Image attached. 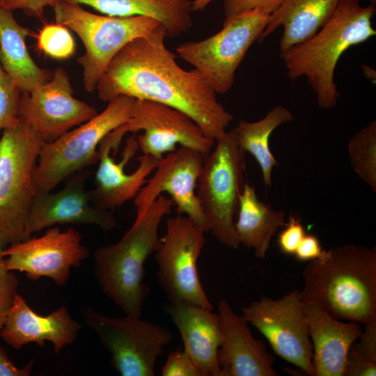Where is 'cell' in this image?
<instances>
[{
  "mask_svg": "<svg viewBox=\"0 0 376 376\" xmlns=\"http://www.w3.org/2000/svg\"><path fill=\"white\" fill-rule=\"evenodd\" d=\"M166 37L162 26L124 46L100 78L98 96L105 102L125 95L170 106L190 116L215 141L226 132L233 116L198 70L178 64L176 55L165 45Z\"/></svg>",
  "mask_w": 376,
  "mask_h": 376,
  "instance_id": "obj_1",
  "label": "cell"
},
{
  "mask_svg": "<svg viewBox=\"0 0 376 376\" xmlns=\"http://www.w3.org/2000/svg\"><path fill=\"white\" fill-rule=\"evenodd\" d=\"M300 291L332 317L366 324L376 320V250L346 244L324 250L304 272Z\"/></svg>",
  "mask_w": 376,
  "mask_h": 376,
  "instance_id": "obj_2",
  "label": "cell"
},
{
  "mask_svg": "<svg viewBox=\"0 0 376 376\" xmlns=\"http://www.w3.org/2000/svg\"><path fill=\"white\" fill-rule=\"evenodd\" d=\"M375 6H362L359 0H340L334 12L310 38L280 53L288 76L305 77L322 109L336 107L340 96L335 70L344 52L373 38Z\"/></svg>",
  "mask_w": 376,
  "mask_h": 376,
  "instance_id": "obj_3",
  "label": "cell"
},
{
  "mask_svg": "<svg viewBox=\"0 0 376 376\" xmlns=\"http://www.w3.org/2000/svg\"><path fill=\"white\" fill-rule=\"evenodd\" d=\"M173 202L159 195L147 208L136 211L134 222L116 244L97 249L95 274L103 293L125 315L140 316L149 287L143 283L146 260L158 249V229Z\"/></svg>",
  "mask_w": 376,
  "mask_h": 376,
  "instance_id": "obj_4",
  "label": "cell"
},
{
  "mask_svg": "<svg viewBox=\"0 0 376 376\" xmlns=\"http://www.w3.org/2000/svg\"><path fill=\"white\" fill-rule=\"evenodd\" d=\"M42 140L20 120L0 139V246L29 237L26 224L35 194L33 174Z\"/></svg>",
  "mask_w": 376,
  "mask_h": 376,
  "instance_id": "obj_5",
  "label": "cell"
},
{
  "mask_svg": "<svg viewBox=\"0 0 376 376\" xmlns=\"http://www.w3.org/2000/svg\"><path fill=\"white\" fill-rule=\"evenodd\" d=\"M134 102V98L118 96L90 120L45 143L33 174L36 191L50 192L65 179L97 163L100 142L128 121Z\"/></svg>",
  "mask_w": 376,
  "mask_h": 376,
  "instance_id": "obj_6",
  "label": "cell"
},
{
  "mask_svg": "<svg viewBox=\"0 0 376 376\" xmlns=\"http://www.w3.org/2000/svg\"><path fill=\"white\" fill-rule=\"evenodd\" d=\"M54 11L55 22L73 31L84 44L85 51L77 62L83 68L84 86L88 93L95 91L109 63L124 46L163 26L147 16L97 15L65 1L57 3Z\"/></svg>",
  "mask_w": 376,
  "mask_h": 376,
  "instance_id": "obj_7",
  "label": "cell"
},
{
  "mask_svg": "<svg viewBox=\"0 0 376 376\" xmlns=\"http://www.w3.org/2000/svg\"><path fill=\"white\" fill-rule=\"evenodd\" d=\"M216 141L214 150L205 155L196 194L210 230L221 243L236 249L240 243L234 217L245 184V152L239 145L236 127Z\"/></svg>",
  "mask_w": 376,
  "mask_h": 376,
  "instance_id": "obj_8",
  "label": "cell"
},
{
  "mask_svg": "<svg viewBox=\"0 0 376 376\" xmlns=\"http://www.w3.org/2000/svg\"><path fill=\"white\" fill-rule=\"evenodd\" d=\"M269 17L260 9L226 16L219 32L203 40L182 43L176 53L198 70L217 93H226L233 87L237 68L258 41Z\"/></svg>",
  "mask_w": 376,
  "mask_h": 376,
  "instance_id": "obj_9",
  "label": "cell"
},
{
  "mask_svg": "<svg viewBox=\"0 0 376 376\" xmlns=\"http://www.w3.org/2000/svg\"><path fill=\"white\" fill-rule=\"evenodd\" d=\"M84 322L111 354V363L122 376H153L159 357L173 338L166 328L140 316H108L84 306Z\"/></svg>",
  "mask_w": 376,
  "mask_h": 376,
  "instance_id": "obj_10",
  "label": "cell"
},
{
  "mask_svg": "<svg viewBox=\"0 0 376 376\" xmlns=\"http://www.w3.org/2000/svg\"><path fill=\"white\" fill-rule=\"evenodd\" d=\"M205 233L187 216L169 218L155 254L157 280L169 302H187L212 311L196 265L206 241Z\"/></svg>",
  "mask_w": 376,
  "mask_h": 376,
  "instance_id": "obj_11",
  "label": "cell"
},
{
  "mask_svg": "<svg viewBox=\"0 0 376 376\" xmlns=\"http://www.w3.org/2000/svg\"><path fill=\"white\" fill-rule=\"evenodd\" d=\"M242 315L267 338L277 355L314 376L313 345L300 290L279 299L260 297L242 308Z\"/></svg>",
  "mask_w": 376,
  "mask_h": 376,
  "instance_id": "obj_12",
  "label": "cell"
},
{
  "mask_svg": "<svg viewBox=\"0 0 376 376\" xmlns=\"http://www.w3.org/2000/svg\"><path fill=\"white\" fill-rule=\"evenodd\" d=\"M73 93L67 72L58 67L47 82L31 92H22L19 119L44 143L54 141L97 113Z\"/></svg>",
  "mask_w": 376,
  "mask_h": 376,
  "instance_id": "obj_13",
  "label": "cell"
},
{
  "mask_svg": "<svg viewBox=\"0 0 376 376\" xmlns=\"http://www.w3.org/2000/svg\"><path fill=\"white\" fill-rule=\"evenodd\" d=\"M116 130L123 136L143 131L136 137L139 148L143 155L159 160L165 153L175 151L177 144L207 155L214 142L185 113L146 100L135 99L131 117Z\"/></svg>",
  "mask_w": 376,
  "mask_h": 376,
  "instance_id": "obj_14",
  "label": "cell"
},
{
  "mask_svg": "<svg viewBox=\"0 0 376 376\" xmlns=\"http://www.w3.org/2000/svg\"><path fill=\"white\" fill-rule=\"evenodd\" d=\"M3 253L7 256L4 259L7 270L24 272L33 281L47 277L63 286L69 279L71 268L79 267L90 252L82 244L78 230L70 228L62 231L54 226L40 237H31L9 246Z\"/></svg>",
  "mask_w": 376,
  "mask_h": 376,
  "instance_id": "obj_15",
  "label": "cell"
},
{
  "mask_svg": "<svg viewBox=\"0 0 376 376\" xmlns=\"http://www.w3.org/2000/svg\"><path fill=\"white\" fill-rule=\"evenodd\" d=\"M205 155L181 146L169 152L159 162L152 178L136 196V211L147 208L163 192L171 197L178 214H185L205 232L210 231L208 221L195 191Z\"/></svg>",
  "mask_w": 376,
  "mask_h": 376,
  "instance_id": "obj_16",
  "label": "cell"
},
{
  "mask_svg": "<svg viewBox=\"0 0 376 376\" xmlns=\"http://www.w3.org/2000/svg\"><path fill=\"white\" fill-rule=\"evenodd\" d=\"M123 136L116 130L109 133L100 142L97 150V168L95 174V188L91 191L92 201L97 207L113 211L136 197L147 182V177L157 167L160 160L148 155L138 157L139 164L132 173L125 168L139 149L135 136L126 141L120 161L111 157L116 153Z\"/></svg>",
  "mask_w": 376,
  "mask_h": 376,
  "instance_id": "obj_17",
  "label": "cell"
},
{
  "mask_svg": "<svg viewBox=\"0 0 376 376\" xmlns=\"http://www.w3.org/2000/svg\"><path fill=\"white\" fill-rule=\"evenodd\" d=\"M88 171L70 176L65 187L52 193L36 192L33 196L26 224L31 235L56 224H91L106 232L113 231L118 224L112 211L102 210L92 201L86 189Z\"/></svg>",
  "mask_w": 376,
  "mask_h": 376,
  "instance_id": "obj_18",
  "label": "cell"
},
{
  "mask_svg": "<svg viewBox=\"0 0 376 376\" xmlns=\"http://www.w3.org/2000/svg\"><path fill=\"white\" fill-rule=\"evenodd\" d=\"M221 340L217 353L219 376H278L274 357L260 339L252 335L248 322L229 303L218 304Z\"/></svg>",
  "mask_w": 376,
  "mask_h": 376,
  "instance_id": "obj_19",
  "label": "cell"
},
{
  "mask_svg": "<svg viewBox=\"0 0 376 376\" xmlns=\"http://www.w3.org/2000/svg\"><path fill=\"white\" fill-rule=\"evenodd\" d=\"M81 329V325L72 318L65 306L40 315L17 294L0 329V337L16 350L30 343L43 347L45 341H49L58 353L77 340Z\"/></svg>",
  "mask_w": 376,
  "mask_h": 376,
  "instance_id": "obj_20",
  "label": "cell"
},
{
  "mask_svg": "<svg viewBox=\"0 0 376 376\" xmlns=\"http://www.w3.org/2000/svg\"><path fill=\"white\" fill-rule=\"evenodd\" d=\"M164 308L201 376H219L217 353L221 334L218 314L187 302H169Z\"/></svg>",
  "mask_w": 376,
  "mask_h": 376,
  "instance_id": "obj_21",
  "label": "cell"
},
{
  "mask_svg": "<svg viewBox=\"0 0 376 376\" xmlns=\"http://www.w3.org/2000/svg\"><path fill=\"white\" fill-rule=\"evenodd\" d=\"M304 308L313 345L314 376H343L348 351L362 327L332 317L315 304L304 302Z\"/></svg>",
  "mask_w": 376,
  "mask_h": 376,
  "instance_id": "obj_22",
  "label": "cell"
},
{
  "mask_svg": "<svg viewBox=\"0 0 376 376\" xmlns=\"http://www.w3.org/2000/svg\"><path fill=\"white\" fill-rule=\"evenodd\" d=\"M339 1L282 0L269 15L258 42H262L279 27H283L279 52H284L312 37L331 16Z\"/></svg>",
  "mask_w": 376,
  "mask_h": 376,
  "instance_id": "obj_23",
  "label": "cell"
},
{
  "mask_svg": "<svg viewBox=\"0 0 376 376\" xmlns=\"http://www.w3.org/2000/svg\"><path fill=\"white\" fill-rule=\"evenodd\" d=\"M30 30L20 25L12 10L0 4V63L22 92H31L52 76L33 60L26 45Z\"/></svg>",
  "mask_w": 376,
  "mask_h": 376,
  "instance_id": "obj_24",
  "label": "cell"
},
{
  "mask_svg": "<svg viewBox=\"0 0 376 376\" xmlns=\"http://www.w3.org/2000/svg\"><path fill=\"white\" fill-rule=\"evenodd\" d=\"M87 5L112 17L147 16L159 21L166 37H178L192 26L191 3L189 0H65Z\"/></svg>",
  "mask_w": 376,
  "mask_h": 376,
  "instance_id": "obj_25",
  "label": "cell"
},
{
  "mask_svg": "<svg viewBox=\"0 0 376 376\" xmlns=\"http://www.w3.org/2000/svg\"><path fill=\"white\" fill-rule=\"evenodd\" d=\"M237 216L235 228L240 244L253 249L256 258H265L272 237L285 224V212L260 201L255 188L244 184Z\"/></svg>",
  "mask_w": 376,
  "mask_h": 376,
  "instance_id": "obj_26",
  "label": "cell"
},
{
  "mask_svg": "<svg viewBox=\"0 0 376 376\" xmlns=\"http://www.w3.org/2000/svg\"><path fill=\"white\" fill-rule=\"evenodd\" d=\"M293 119L286 107L278 105L272 108L262 119L255 122L240 120L236 127L240 148L251 153L258 162L266 186L272 184V172L279 165L270 150L269 140L274 130Z\"/></svg>",
  "mask_w": 376,
  "mask_h": 376,
  "instance_id": "obj_27",
  "label": "cell"
},
{
  "mask_svg": "<svg viewBox=\"0 0 376 376\" xmlns=\"http://www.w3.org/2000/svg\"><path fill=\"white\" fill-rule=\"evenodd\" d=\"M348 152L354 171L375 193L376 120H372L350 139Z\"/></svg>",
  "mask_w": 376,
  "mask_h": 376,
  "instance_id": "obj_28",
  "label": "cell"
},
{
  "mask_svg": "<svg viewBox=\"0 0 376 376\" xmlns=\"http://www.w3.org/2000/svg\"><path fill=\"white\" fill-rule=\"evenodd\" d=\"M376 375V320L364 324L358 339L350 347L343 376Z\"/></svg>",
  "mask_w": 376,
  "mask_h": 376,
  "instance_id": "obj_29",
  "label": "cell"
},
{
  "mask_svg": "<svg viewBox=\"0 0 376 376\" xmlns=\"http://www.w3.org/2000/svg\"><path fill=\"white\" fill-rule=\"evenodd\" d=\"M37 49L54 59H67L75 51V42L69 29L56 22L47 24L36 36Z\"/></svg>",
  "mask_w": 376,
  "mask_h": 376,
  "instance_id": "obj_30",
  "label": "cell"
},
{
  "mask_svg": "<svg viewBox=\"0 0 376 376\" xmlns=\"http://www.w3.org/2000/svg\"><path fill=\"white\" fill-rule=\"evenodd\" d=\"M22 91L3 70L0 63V131L19 121Z\"/></svg>",
  "mask_w": 376,
  "mask_h": 376,
  "instance_id": "obj_31",
  "label": "cell"
},
{
  "mask_svg": "<svg viewBox=\"0 0 376 376\" xmlns=\"http://www.w3.org/2000/svg\"><path fill=\"white\" fill-rule=\"evenodd\" d=\"M3 251V249L0 246V329L17 294L19 284L16 275L5 267Z\"/></svg>",
  "mask_w": 376,
  "mask_h": 376,
  "instance_id": "obj_32",
  "label": "cell"
},
{
  "mask_svg": "<svg viewBox=\"0 0 376 376\" xmlns=\"http://www.w3.org/2000/svg\"><path fill=\"white\" fill-rule=\"evenodd\" d=\"M284 226L278 236L279 248L285 254L294 255L306 235L304 227L299 218L292 214Z\"/></svg>",
  "mask_w": 376,
  "mask_h": 376,
  "instance_id": "obj_33",
  "label": "cell"
},
{
  "mask_svg": "<svg viewBox=\"0 0 376 376\" xmlns=\"http://www.w3.org/2000/svg\"><path fill=\"white\" fill-rule=\"evenodd\" d=\"M162 376H201L192 360L183 350L171 352L162 368Z\"/></svg>",
  "mask_w": 376,
  "mask_h": 376,
  "instance_id": "obj_34",
  "label": "cell"
},
{
  "mask_svg": "<svg viewBox=\"0 0 376 376\" xmlns=\"http://www.w3.org/2000/svg\"><path fill=\"white\" fill-rule=\"evenodd\" d=\"M282 0H224L226 16L233 15L254 9H260L271 14Z\"/></svg>",
  "mask_w": 376,
  "mask_h": 376,
  "instance_id": "obj_35",
  "label": "cell"
},
{
  "mask_svg": "<svg viewBox=\"0 0 376 376\" xmlns=\"http://www.w3.org/2000/svg\"><path fill=\"white\" fill-rule=\"evenodd\" d=\"M65 0H1L0 4L10 10L20 9L25 13L42 18L47 6L54 7Z\"/></svg>",
  "mask_w": 376,
  "mask_h": 376,
  "instance_id": "obj_36",
  "label": "cell"
},
{
  "mask_svg": "<svg viewBox=\"0 0 376 376\" xmlns=\"http://www.w3.org/2000/svg\"><path fill=\"white\" fill-rule=\"evenodd\" d=\"M319 239L313 234L305 235L294 256L299 261L315 260L323 253Z\"/></svg>",
  "mask_w": 376,
  "mask_h": 376,
  "instance_id": "obj_37",
  "label": "cell"
},
{
  "mask_svg": "<svg viewBox=\"0 0 376 376\" xmlns=\"http://www.w3.org/2000/svg\"><path fill=\"white\" fill-rule=\"evenodd\" d=\"M33 364L31 361L22 368L16 367L10 360L7 352L0 345V376H29Z\"/></svg>",
  "mask_w": 376,
  "mask_h": 376,
  "instance_id": "obj_38",
  "label": "cell"
},
{
  "mask_svg": "<svg viewBox=\"0 0 376 376\" xmlns=\"http://www.w3.org/2000/svg\"><path fill=\"white\" fill-rule=\"evenodd\" d=\"M213 0H194L191 3L192 10H203Z\"/></svg>",
  "mask_w": 376,
  "mask_h": 376,
  "instance_id": "obj_39",
  "label": "cell"
},
{
  "mask_svg": "<svg viewBox=\"0 0 376 376\" xmlns=\"http://www.w3.org/2000/svg\"><path fill=\"white\" fill-rule=\"evenodd\" d=\"M370 4L375 6L376 4V0H370Z\"/></svg>",
  "mask_w": 376,
  "mask_h": 376,
  "instance_id": "obj_40",
  "label": "cell"
},
{
  "mask_svg": "<svg viewBox=\"0 0 376 376\" xmlns=\"http://www.w3.org/2000/svg\"><path fill=\"white\" fill-rule=\"evenodd\" d=\"M1 1V0H0Z\"/></svg>",
  "mask_w": 376,
  "mask_h": 376,
  "instance_id": "obj_41",
  "label": "cell"
}]
</instances>
